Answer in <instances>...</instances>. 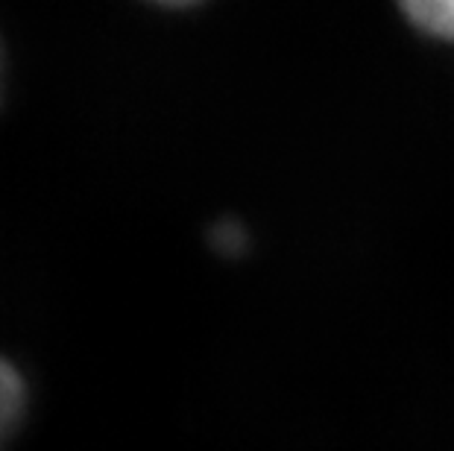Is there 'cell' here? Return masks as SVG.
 <instances>
[{"label": "cell", "instance_id": "cell-1", "mask_svg": "<svg viewBox=\"0 0 454 451\" xmlns=\"http://www.w3.org/2000/svg\"><path fill=\"white\" fill-rule=\"evenodd\" d=\"M395 4L417 33L454 47V0H395Z\"/></svg>", "mask_w": 454, "mask_h": 451}, {"label": "cell", "instance_id": "cell-2", "mask_svg": "<svg viewBox=\"0 0 454 451\" xmlns=\"http://www.w3.org/2000/svg\"><path fill=\"white\" fill-rule=\"evenodd\" d=\"M27 387L12 363L0 358V448H4L21 425Z\"/></svg>", "mask_w": 454, "mask_h": 451}, {"label": "cell", "instance_id": "cell-3", "mask_svg": "<svg viewBox=\"0 0 454 451\" xmlns=\"http://www.w3.org/2000/svg\"><path fill=\"white\" fill-rule=\"evenodd\" d=\"M161 6H188V4H197V0H156Z\"/></svg>", "mask_w": 454, "mask_h": 451}, {"label": "cell", "instance_id": "cell-4", "mask_svg": "<svg viewBox=\"0 0 454 451\" xmlns=\"http://www.w3.org/2000/svg\"><path fill=\"white\" fill-rule=\"evenodd\" d=\"M0 94H4V51H0Z\"/></svg>", "mask_w": 454, "mask_h": 451}]
</instances>
